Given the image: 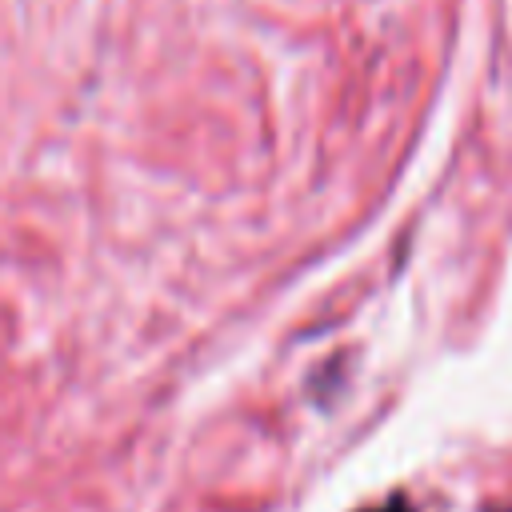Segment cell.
I'll list each match as a JSON object with an SVG mask.
<instances>
[{"instance_id": "obj_1", "label": "cell", "mask_w": 512, "mask_h": 512, "mask_svg": "<svg viewBox=\"0 0 512 512\" xmlns=\"http://www.w3.org/2000/svg\"><path fill=\"white\" fill-rule=\"evenodd\" d=\"M368 512H412L404 500H388V504H380V508H368Z\"/></svg>"}]
</instances>
